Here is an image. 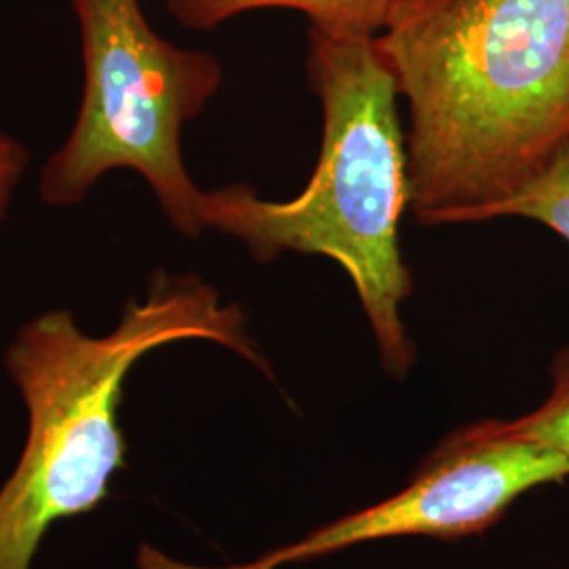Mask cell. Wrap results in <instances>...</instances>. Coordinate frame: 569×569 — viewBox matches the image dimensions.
Wrapping results in <instances>:
<instances>
[{"label": "cell", "instance_id": "9c48e42d", "mask_svg": "<svg viewBox=\"0 0 569 569\" xmlns=\"http://www.w3.org/2000/svg\"><path fill=\"white\" fill-rule=\"evenodd\" d=\"M28 167V150L16 138L0 133V222L13 199L16 186Z\"/></svg>", "mask_w": 569, "mask_h": 569}, {"label": "cell", "instance_id": "6da1fadb", "mask_svg": "<svg viewBox=\"0 0 569 569\" xmlns=\"http://www.w3.org/2000/svg\"><path fill=\"white\" fill-rule=\"evenodd\" d=\"M376 44L420 224L486 222L569 142V0H399Z\"/></svg>", "mask_w": 569, "mask_h": 569}, {"label": "cell", "instance_id": "52a82bcc", "mask_svg": "<svg viewBox=\"0 0 569 569\" xmlns=\"http://www.w3.org/2000/svg\"><path fill=\"white\" fill-rule=\"evenodd\" d=\"M523 218L547 226L569 243V142L550 163L507 201L489 209L488 220Z\"/></svg>", "mask_w": 569, "mask_h": 569}, {"label": "cell", "instance_id": "277c9868", "mask_svg": "<svg viewBox=\"0 0 569 569\" xmlns=\"http://www.w3.org/2000/svg\"><path fill=\"white\" fill-rule=\"evenodd\" d=\"M81 32V108L68 140L41 173V197L79 204L114 169L140 173L167 220L199 237L201 192L182 157L186 122L224 81L222 63L154 32L140 0H70Z\"/></svg>", "mask_w": 569, "mask_h": 569}, {"label": "cell", "instance_id": "5b68a950", "mask_svg": "<svg viewBox=\"0 0 569 569\" xmlns=\"http://www.w3.org/2000/svg\"><path fill=\"white\" fill-rule=\"evenodd\" d=\"M568 477L563 456L515 437L505 420H483L449 435L388 500L234 569H279L388 538L449 540L481 533L523 493Z\"/></svg>", "mask_w": 569, "mask_h": 569}, {"label": "cell", "instance_id": "ba28073f", "mask_svg": "<svg viewBox=\"0 0 569 569\" xmlns=\"http://www.w3.org/2000/svg\"><path fill=\"white\" fill-rule=\"evenodd\" d=\"M550 378L549 399L517 420H505V425L515 437L550 449L569 462V346L552 357Z\"/></svg>", "mask_w": 569, "mask_h": 569}, {"label": "cell", "instance_id": "3957f363", "mask_svg": "<svg viewBox=\"0 0 569 569\" xmlns=\"http://www.w3.org/2000/svg\"><path fill=\"white\" fill-rule=\"evenodd\" d=\"M180 340L226 346L270 373L241 306L222 305L192 274L154 272L142 302H129L102 338L81 331L70 310L21 327L4 366L28 409V437L0 489V569H30L47 529L102 505L110 477L124 467V378L146 352Z\"/></svg>", "mask_w": 569, "mask_h": 569}, {"label": "cell", "instance_id": "7a4b0ae2", "mask_svg": "<svg viewBox=\"0 0 569 569\" xmlns=\"http://www.w3.org/2000/svg\"><path fill=\"white\" fill-rule=\"evenodd\" d=\"M306 72L323 108V142L305 190L289 201H268L247 183H230L201 192L199 216L204 230L239 239L256 262L289 251L342 266L382 366L403 380L416 346L401 319L413 277L399 241L409 171L397 81L376 37H331L312 28Z\"/></svg>", "mask_w": 569, "mask_h": 569}, {"label": "cell", "instance_id": "8992f818", "mask_svg": "<svg viewBox=\"0 0 569 569\" xmlns=\"http://www.w3.org/2000/svg\"><path fill=\"white\" fill-rule=\"evenodd\" d=\"M399 0H167L169 13L188 28L207 32L224 21L260 9H291L310 28L331 37H378Z\"/></svg>", "mask_w": 569, "mask_h": 569}]
</instances>
